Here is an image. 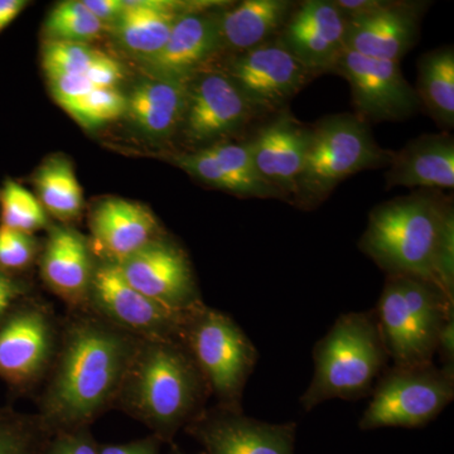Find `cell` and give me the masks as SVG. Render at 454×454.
Wrapping results in <instances>:
<instances>
[{
    "label": "cell",
    "instance_id": "1",
    "mask_svg": "<svg viewBox=\"0 0 454 454\" xmlns=\"http://www.w3.org/2000/svg\"><path fill=\"white\" fill-rule=\"evenodd\" d=\"M360 249L387 276L434 283L454 293V210L437 191H415L380 203L369 215Z\"/></svg>",
    "mask_w": 454,
    "mask_h": 454
},
{
    "label": "cell",
    "instance_id": "2",
    "mask_svg": "<svg viewBox=\"0 0 454 454\" xmlns=\"http://www.w3.org/2000/svg\"><path fill=\"white\" fill-rule=\"evenodd\" d=\"M134 352L119 331L94 321L74 325L47 393L46 413L65 424L91 419L121 389Z\"/></svg>",
    "mask_w": 454,
    "mask_h": 454
},
{
    "label": "cell",
    "instance_id": "3",
    "mask_svg": "<svg viewBox=\"0 0 454 454\" xmlns=\"http://www.w3.org/2000/svg\"><path fill=\"white\" fill-rule=\"evenodd\" d=\"M394 152L373 138L369 122L356 114H334L310 125V140L292 205L315 208L343 179L389 166Z\"/></svg>",
    "mask_w": 454,
    "mask_h": 454
},
{
    "label": "cell",
    "instance_id": "4",
    "mask_svg": "<svg viewBox=\"0 0 454 454\" xmlns=\"http://www.w3.org/2000/svg\"><path fill=\"white\" fill-rule=\"evenodd\" d=\"M378 319L372 313L340 316L315 348V376L301 404L307 411L325 400L356 399L372 389L387 363Z\"/></svg>",
    "mask_w": 454,
    "mask_h": 454
},
{
    "label": "cell",
    "instance_id": "5",
    "mask_svg": "<svg viewBox=\"0 0 454 454\" xmlns=\"http://www.w3.org/2000/svg\"><path fill=\"white\" fill-rule=\"evenodd\" d=\"M202 378L195 360L172 340H149L134 352L122 385L134 413L175 429L199 404Z\"/></svg>",
    "mask_w": 454,
    "mask_h": 454
},
{
    "label": "cell",
    "instance_id": "6",
    "mask_svg": "<svg viewBox=\"0 0 454 454\" xmlns=\"http://www.w3.org/2000/svg\"><path fill=\"white\" fill-rule=\"evenodd\" d=\"M450 317L453 301L434 283L387 276L379 301L378 325L395 367L430 365L442 325Z\"/></svg>",
    "mask_w": 454,
    "mask_h": 454
},
{
    "label": "cell",
    "instance_id": "7",
    "mask_svg": "<svg viewBox=\"0 0 454 454\" xmlns=\"http://www.w3.org/2000/svg\"><path fill=\"white\" fill-rule=\"evenodd\" d=\"M184 333L200 372L227 404L236 405L256 361V351L229 317L197 306Z\"/></svg>",
    "mask_w": 454,
    "mask_h": 454
},
{
    "label": "cell",
    "instance_id": "8",
    "mask_svg": "<svg viewBox=\"0 0 454 454\" xmlns=\"http://www.w3.org/2000/svg\"><path fill=\"white\" fill-rule=\"evenodd\" d=\"M454 372L430 364L395 367L379 382L372 403L361 418L360 428L424 426L453 400Z\"/></svg>",
    "mask_w": 454,
    "mask_h": 454
},
{
    "label": "cell",
    "instance_id": "9",
    "mask_svg": "<svg viewBox=\"0 0 454 454\" xmlns=\"http://www.w3.org/2000/svg\"><path fill=\"white\" fill-rule=\"evenodd\" d=\"M333 73L348 82L356 115L369 124L404 121L419 110V98L406 82L400 62L372 59L346 49Z\"/></svg>",
    "mask_w": 454,
    "mask_h": 454
},
{
    "label": "cell",
    "instance_id": "10",
    "mask_svg": "<svg viewBox=\"0 0 454 454\" xmlns=\"http://www.w3.org/2000/svg\"><path fill=\"white\" fill-rule=\"evenodd\" d=\"M256 113H279L313 79L277 37L238 53L223 70Z\"/></svg>",
    "mask_w": 454,
    "mask_h": 454
},
{
    "label": "cell",
    "instance_id": "11",
    "mask_svg": "<svg viewBox=\"0 0 454 454\" xmlns=\"http://www.w3.org/2000/svg\"><path fill=\"white\" fill-rule=\"evenodd\" d=\"M256 110L223 71L205 70L188 80V98L182 130L193 145L225 142L249 124Z\"/></svg>",
    "mask_w": 454,
    "mask_h": 454
},
{
    "label": "cell",
    "instance_id": "12",
    "mask_svg": "<svg viewBox=\"0 0 454 454\" xmlns=\"http://www.w3.org/2000/svg\"><path fill=\"white\" fill-rule=\"evenodd\" d=\"M90 289L107 317L148 340H170L173 334L184 333L192 310L173 309L145 297L127 282L119 265L110 262L97 269Z\"/></svg>",
    "mask_w": 454,
    "mask_h": 454
},
{
    "label": "cell",
    "instance_id": "13",
    "mask_svg": "<svg viewBox=\"0 0 454 454\" xmlns=\"http://www.w3.org/2000/svg\"><path fill=\"white\" fill-rule=\"evenodd\" d=\"M346 33L348 20L333 0H306L295 5L277 38L316 77L333 73L346 50Z\"/></svg>",
    "mask_w": 454,
    "mask_h": 454
},
{
    "label": "cell",
    "instance_id": "14",
    "mask_svg": "<svg viewBox=\"0 0 454 454\" xmlns=\"http://www.w3.org/2000/svg\"><path fill=\"white\" fill-rule=\"evenodd\" d=\"M216 3L184 14L173 28L162 49L143 59V64L153 79L187 82L221 50L219 18Z\"/></svg>",
    "mask_w": 454,
    "mask_h": 454
},
{
    "label": "cell",
    "instance_id": "15",
    "mask_svg": "<svg viewBox=\"0 0 454 454\" xmlns=\"http://www.w3.org/2000/svg\"><path fill=\"white\" fill-rule=\"evenodd\" d=\"M118 265L127 282L145 297L173 309L199 306L192 269L175 245L152 240Z\"/></svg>",
    "mask_w": 454,
    "mask_h": 454
},
{
    "label": "cell",
    "instance_id": "16",
    "mask_svg": "<svg viewBox=\"0 0 454 454\" xmlns=\"http://www.w3.org/2000/svg\"><path fill=\"white\" fill-rule=\"evenodd\" d=\"M310 140V125L294 118L288 109L255 131L247 140L254 164L286 202L293 203Z\"/></svg>",
    "mask_w": 454,
    "mask_h": 454
},
{
    "label": "cell",
    "instance_id": "17",
    "mask_svg": "<svg viewBox=\"0 0 454 454\" xmlns=\"http://www.w3.org/2000/svg\"><path fill=\"white\" fill-rule=\"evenodd\" d=\"M173 163L203 184L236 196L278 199L284 196L259 175L247 143L220 142L173 155Z\"/></svg>",
    "mask_w": 454,
    "mask_h": 454
},
{
    "label": "cell",
    "instance_id": "18",
    "mask_svg": "<svg viewBox=\"0 0 454 454\" xmlns=\"http://www.w3.org/2000/svg\"><path fill=\"white\" fill-rule=\"evenodd\" d=\"M423 3L387 2L378 11L348 20L346 49L400 62L417 43Z\"/></svg>",
    "mask_w": 454,
    "mask_h": 454
},
{
    "label": "cell",
    "instance_id": "19",
    "mask_svg": "<svg viewBox=\"0 0 454 454\" xmlns=\"http://www.w3.org/2000/svg\"><path fill=\"white\" fill-rule=\"evenodd\" d=\"M52 333L41 310H20L0 328V378L23 387L40 376L49 361Z\"/></svg>",
    "mask_w": 454,
    "mask_h": 454
},
{
    "label": "cell",
    "instance_id": "20",
    "mask_svg": "<svg viewBox=\"0 0 454 454\" xmlns=\"http://www.w3.org/2000/svg\"><path fill=\"white\" fill-rule=\"evenodd\" d=\"M387 190L419 187L438 190L454 187V139L450 133L424 134L408 143L385 173Z\"/></svg>",
    "mask_w": 454,
    "mask_h": 454
},
{
    "label": "cell",
    "instance_id": "21",
    "mask_svg": "<svg viewBox=\"0 0 454 454\" xmlns=\"http://www.w3.org/2000/svg\"><path fill=\"white\" fill-rule=\"evenodd\" d=\"M207 2L173 0H125L124 11L110 25L113 37L134 55L143 59L162 49L175 26L184 14Z\"/></svg>",
    "mask_w": 454,
    "mask_h": 454
},
{
    "label": "cell",
    "instance_id": "22",
    "mask_svg": "<svg viewBox=\"0 0 454 454\" xmlns=\"http://www.w3.org/2000/svg\"><path fill=\"white\" fill-rule=\"evenodd\" d=\"M91 230L109 262L121 264L154 240L157 220L145 206L124 199L104 200L95 208Z\"/></svg>",
    "mask_w": 454,
    "mask_h": 454
},
{
    "label": "cell",
    "instance_id": "23",
    "mask_svg": "<svg viewBox=\"0 0 454 454\" xmlns=\"http://www.w3.org/2000/svg\"><path fill=\"white\" fill-rule=\"evenodd\" d=\"M212 418L200 428L211 454H293V424H268L235 414Z\"/></svg>",
    "mask_w": 454,
    "mask_h": 454
},
{
    "label": "cell",
    "instance_id": "24",
    "mask_svg": "<svg viewBox=\"0 0 454 454\" xmlns=\"http://www.w3.org/2000/svg\"><path fill=\"white\" fill-rule=\"evenodd\" d=\"M42 277L65 300L77 301L91 286L89 245L76 230L53 226L42 256Z\"/></svg>",
    "mask_w": 454,
    "mask_h": 454
},
{
    "label": "cell",
    "instance_id": "25",
    "mask_svg": "<svg viewBox=\"0 0 454 454\" xmlns=\"http://www.w3.org/2000/svg\"><path fill=\"white\" fill-rule=\"evenodd\" d=\"M294 8L288 0H245L221 9V50L238 55L273 40Z\"/></svg>",
    "mask_w": 454,
    "mask_h": 454
},
{
    "label": "cell",
    "instance_id": "26",
    "mask_svg": "<svg viewBox=\"0 0 454 454\" xmlns=\"http://www.w3.org/2000/svg\"><path fill=\"white\" fill-rule=\"evenodd\" d=\"M187 98L188 82L148 79L131 90L125 114L146 137L166 139L182 127Z\"/></svg>",
    "mask_w": 454,
    "mask_h": 454
},
{
    "label": "cell",
    "instance_id": "27",
    "mask_svg": "<svg viewBox=\"0 0 454 454\" xmlns=\"http://www.w3.org/2000/svg\"><path fill=\"white\" fill-rule=\"evenodd\" d=\"M417 92L423 106L442 129L454 128V50L441 47L418 61Z\"/></svg>",
    "mask_w": 454,
    "mask_h": 454
},
{
    "label": "cell",
    "instance_id": "28",
    "mask_svg": "<svg viewBox=\"0 0 454 454\" xmlns=\"http://www.w3.org/2000/svg\"><path fill=\"white\" fill-rule=\"evenodd\" d=\"M33 182L37 199L46 212L62 221L79 216L83 206L82 188L73 163L65 155L47 158L35 172Z\"/></svg>",
    "mask_w": 454,
    "mask_h": 454
},
{
    "label": "cell",
    "instance_id": "29",
    "mask_svg": "<svg viewBox=\"0 0 454 454\" xmlns=\"http://www.w3.org/2000/svg\"><path fill=\"white\" fill-rule=\"evenodd\" d=\"M103 28V23L86 8L82 0H67L57 4L43 27L47 41L74 43L95 40Z\"/></svg>",
    "mask_w": 454,
    "mask_h": 454
},
{
    "label": "cell",
    "instance_id": "30",
    "mask_svg": "<svg viewBox=\"0 0 454 454\" xmlns=\"http://www.w3.org/2000/svg\"><path fill=\"white\" fill-rule=\"evenodd\" d=\"M2 226L33 234L49 225V217L40 200L16 181L8 179L3 187Z\"/></svg>",
    "mask_w": 454,
    "mask_h": 454
},
{
    "label": "cell",
    "instance_id": "31",
    "mask_svg": "<svg viewBox=\"0 0 454 454\" xmlns=\"http://www.w3.org/2000/svg\"><path fill=\"white\" fill-rule=\"evenodd\" d=\"M66 112L82 127L98 128L127 113V97L116 89H94Z\"/></svg>",
    "mask_w": 454,
    "mask_h": 454
},
{
    "label": "cell",
    "instance_id": "32",
    "mask_svg": "<svg viewBox=\"0 0 454 454\" xmlns=\"http://www.w3.org/2000/svg\"><path fill=\"white\" fill-rule=\"evenodd\" d=\"M100 55L88 43L47 41L42 52V65L47 77L57 74H85L90 65Z\"/></svg>",
    "mask_w": 454,
    "mask_h": 454
},
{
    "label": "cell",
    "instance_id": "33",
    "mask_svg": "<svg viewBox=\"0 0 454 454\" xmlns=\"http://www.w3.org/2000/svg\"><path fill=\"white\" fill-rule=\"evenodd\" d=\"M37 244L31 234L0 226V270H20L31 264Z\"/></svg>",
    "mask_w": 454,
    "mask_h": 454
},
{
    "label": "cell",
    "instance_id": "34",
    "mask_svg": "<svg viewBox=\"0 0 454 454\" xmlns=\"http://www.w3.org/2000/svg\"><path fill=\"white\" fill-rule=\"evenodd\" d=\"M47 79L53 98L65 110L94 90L85 74H57Z\"/></svg>",
    "mask_w": 454,
    "mask_h": 454
},
{
    "label": "cell",
    "instance_id": "35",
    "mask_svg": "<svg viewBox=\"0 0 454 454\" xmlns=\"http://www.w3.org/2000/svg\"><path fill=\"white\" fill-rule=\"evenodd\" d=\"M27 434L23 420L0 409V454H26Z\"/></svg>",
    "mask_w": 454,
    "mask_h": 454
},
{
    "label": "cell",
    "instance_id": "36",
    "mask_svg": "<svg viewBox=\"0 0 454 454\" xmlns=\"http://www.w3.org/2000/svg\"><path fill=\"white\" fill-rule=\"evenodd\" d=\"M85 76L94 89H116L124 74L118 61L100 52V55L90 65Z\"/></svg>",
    "mask_w": 454,
    "mask_h": 454
},
{
    "label": "cell",
    "instance_id": "37",
    "mask_svg": "<svg viewBox=\"0 0 454 454\" xmlns=\"http://www.w3.org/2000/svg\"><path fill=\"white\" fill-rule=\"evenodd\" d=\"M82 2L104 26L112 25L114 20L121 16L125 7V0H82Z\"/></svg>",
    "mask_w": 454,
    "mask_h": 454
},
{
    "label": "cell",
    "instance_id": "38",
    "mask_svg": "<svg viewBox=\"0 0 454 454\" xmlns=\"http://www.w3.org/2000/svg\"><path fill=\"white\" fill-rule=\"evenodd\" d=\"M437 349L443 357L444 369L453 372L454 364V318L450 317L446 324L442 325L441 333L438 336Z\"/></svg>",
    "mask_w": 454,
    "mask_h": 454
},
{
    "label": "cell",
    "instance_id": "39",
    "mask_svg": "<svg viewBox=\"0 0 454 454\" xmlns=\"http://www.w3.org/2000/svg\"><path fill=\"white\" fill-rule=\"evenodd\" d=\"M20 294V286L5 271L0 270V317L7 312Z\"/></svg>",
    "mask_w": 454,
    "mask_h": 454
},
{
    "label": "cell",
    "instance_id": "40",
    "mask_svg": "<svg viewBox=\"0 0 454 454\" xmlns=\"http://www.w3.org/2000/svg\"><path fill=\"white\" fill-rule=\"evenodd\" d=\"M27 4L25 0H0V31L11 25Z\"/></svg>",
    "mask_w": 454,
    "mask_h": 454
},
{
    "label": "cell",
    "instance_id": "41",
    "mask_svg": "<svg viewBox=\"0 0 454 454\" xmlns=\"http://www.w3.org/2000/svg\"><path fill=\"white\" fill-rule=\"evenodd\" d=\"M52 454H98L95 448L83 438L65 439Z\"/></svg>",
    "mask_w": 454,
    "mask_h": 454
},
{
    "label": "cell",
    "instance_id": "42",
    "mask_svg": "<svg viewBox=\"0 0 454 454\" xmlns=\"http://www.w3.org/2000/svg\"><path fill=\"white\" fill-rule=\"evenodd\" d=\"M98 454H153V452L151 448L143 444H130V446L106 447Z\"/></svg>",
    "mask_w": 454,
    "mask_h": 454
}]
</instances>
